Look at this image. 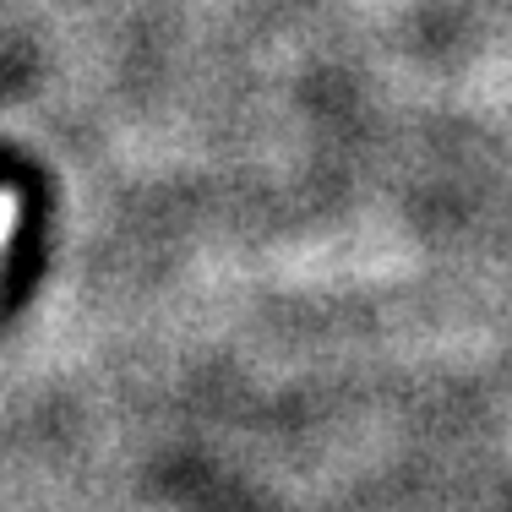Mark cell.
Masks as SVG:
<instances>
[{"label": "cell", "instance_id": "6da1fadb", "mask_svg": "<svg viewBox=\"0 0 512 512\" xmlns=\"http://www.w3.org/2000/svg\"><path fill=\"white\" fill-rule=\"evenodd\" d=\"M6 218H11V207H6V202H0V229H6Z\"/></svg>", "mask_w": 512, "mask_h": 512}]
</instances>
